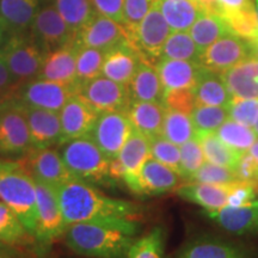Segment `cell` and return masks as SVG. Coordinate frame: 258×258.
<instances>
[{"instance_id":"cell-1","label":"cell","mask_w":258,"mask_h":258,"mask_svg":"<svg viewBox=\"0 0 258 258\" xmlns=\"http://www.w3.org/2000/svg\"><path fill=\"white\" fill-rule=\"evenodd\" d=\"M57 190L66 226L77 222H99L138 234L139 224L135 218L140 214V208L132 202L109 198L95 186L78 179L71 180Z\"/></svg>"},{"instance_id":"cell-2","label":"cell","mask_w":258,"mask_h":258,"mask_svg":"<svg viewBox=\"0 0 258 258\" xmlns=\"http://www.w3.org/2000/svg\"><path fill=\"white\" fill-rule=\"evenodd\" d=\"M66 245L73 252L91 258H128L135 234L99 222H77L67 226Z\"/></svg>"},{"instance_id":"cell-3","label":"cell","mask_w":258,"mask_h":258,"mask_svg":"<svg viewBox=\"0 0 258 258\" xmlns=\"http://www.w3.org/2000/svg\"><path fill=\"white\" fill-rule=\"evenodd\" d=\"M0 200L21 219L29 234L36 230V188L35 180L21 160L0 158Z\"/></svg>"},{"instance_id":"cell-4","label":"cell","mask_w":258,"mask_h":258,"mask_svg":"<svg viewBox=\"0 0 258 258\" xmlns=\"http://www.w3.org/2000/svg\"><path fill=\"white\" fill-rule=\"evenodd\" d=\"M61 158L76 179L85 183L111 182L110 159L102 152L89 135L61 145Z\"/></svg>"},{"instance_id":"cell-5","label":"cell","mask_w":258,"mask_h":258,"mask_svg":"<svg viewBox=\"0 0 258 258\" xmlns=\"http://www.w3.org/2000/svg\"><path fill=\"white\" fill-rule=\"evenodd\" d=\"M31 150L27 118L21 104L12 96L0 108V157L23 159Z\"/></svg>"},{"instance_id":"cell-6","label":"cell","mask_w":258,"mask_h":258,"mask_svg":"<svg viewBox=\"0 0 258 258\" xmlns=\"http://www.w3.org/2000/svg\"><path fill=\"white\" fill-rule=\"evenodd\" d=\"M0 53L18 85L37 78L47 55L29 34L8 36Z\"/></svg>"},{"instance_id":"cell-7","label":"cell","mask_w":258,"mask_h":258,"mask_svg":"<svg viewBox=\"0 0 258 258\" xmlns=\"http://www.w3.org/2000/svg\"><path fill=\"white\" fill-rule=\"evenodd\" d=\"M35 188L37 220L34 237L41 243L49 244L63 235L67 228L61 212L59 190L38 180H35Z\"/></svg>"},{"instance_id":"cell-8","label":"cell","mask_w":258,"mask_h":258,"mask_svg":"<svg viewBox=\"0 0 258 258\" xmlns=\"http://www.w3.org/2000/svg\"><path fill=\"white\" fill-rule=\"evenodd\" d=\"M172 32L161 15L158 0L133 31L128 32V41L139 50L145 60L157 62L160 59L161 48Z\"/></svg>"},{"instance_id":"cell-9","label":"cell","mask_w":258,"mask_h":258,"mask_svg":"<svg viewBox=\"0 0 258 258\" xmlns=\"http://www.w3.org/2000/svg\"><path fill=\"white\" fill-rule=\"evenodd\" d=\"M77 93L76 86L35 78L21 84L14 98L22 105L59 112L70 97Z\"/></svg>"},{"instance_id":"cell-10","label":"cell","mask_w":258,"mask_h":258,"mask_svg":"<svg viewBox=\"0 0 258 258\" xmlns=\"http://www.w3.org/2000/svg\"><path fill=\"white\" fill-rule=\"evenodd\" d=\"M99 114L102 112H124L127 114L132 104L129 88L123 84L99 76L83 84L78 92Z\"/></svg>"},{"instance_id":"cell-11","label":"cell","mask_w":258,"mask_h":258,"mask_svg":"<svg viewBox=\"0 0 258 258\" xmlns=\"http://www.w3.org/2000/svg\"><path fill=\"white\" fill-rule=\"evenodd\" d=\"M133 131V124L124 112H102L89 137L111 160L118 157Z\"/></svg>"},{"instance_id":"cell-12","label":"cell","mask_w":258,"mask_h":258,"mask_svg":"<svg viewBox=\"0 0 258 258\" xmlns=\"http://www.w3.org/2000/svg\"><path fill=\"white\" fill-rule=\"evenodd\" d=\"M29 35L46 54L59 49L74 40L73 32L51 3L42 5L38 10Z\"/></svg>"},{"instance_id":"cell-13","label":"cell","mask_w":258,"mask_h":258,"mask_svg":"<svg viewBox=\"0 0 258 258\" xmlns=\"http://www.w3.org/2000/svg\"><path fill=\"white\" fill-rule=\"evenodd\" d=\"M21 163L29 171L32 178L59 189L76 179L64 165L60 152L53 148L31 150Z\"/></svg>"},{"instance_id":"cell-14","label":"cell","mask_w":258,"mask_h":258,"mask_svg":"<svg viewBox=\"0 0 258 258\" xmlns=\"http://www.w3.org/2000/svg\"><path fill=\"white\" fill-rule=\"evenodd\" d=\"M250 55L249 42L230 32L203 51L200 55L199 63L203 69L221 74Z\"/></svg>"},{"instance_id":"cell-15","label":"cell","mask_w":258,"mask_h":258,"mask_svg":"<svg viewBox=\"0 0 258 258\" xmlns=\"http://www.w3.org/2000/svg\"><path fill=\"white\" fill-rule=\"evenodd\" d=\"M128 40L124 25L111 18L96 14L80 30L74 35V43L78 47H90L104 51Z\"/></svg>"},{"instance_id":"cell-16","label":"cell","mask_w":258,"mask_h":258,"mask_svg":"<svg viewBox=\"0 0 258 258\" xmlns=\"http://www.w3.org/2000/svg\"><path fill=\"white\" fill-rule=\"evenodd\" d=\"M62 145L86 137L92 131L99 112L79 93H74L59 111Z\"/></svg>"},{"instance_id":"cell-17","label":"cell","mask_w":258,"mask_h":258,"mask_svg":"<svg viewBox=\"0 0 258 258\" xmlns=\"http://www.w3.org/2000/svg\"><path fill=\"white\" fill-rule=\"evenodd\" d=\"M21 106L28 122L32 150H43L62 145L59 112L22 104Z\"/></svg>"},{"instance_id":"cell-18","label":"cell","mask_w":258,"mask_h":258,"mask_svg":"<svg viewBox=\"0 0 258 258\" xmlns=\"http://www.w3.org/2000/svg\"><path fill=\"white\" fill-rule=\"evenodd\" d=\"M175 258H252L243 245L213 235H200L188 241Z\"/></svg>"},{"instance_id":"cell-19","label":"cell","mask_w":258,"mask_h":258,"mask_svg":"<svg viewBox=\"0 0 258 258\" xmlns=\"http://www.w3.org/2000/svg\"><path fill=\"white\" fill-rule=\"evenodd\" d=\"M143 60L137 48L125 40L105 53L102 76L128 86Z\"/></svg>"},{"instance_id":"cell-20","label":"cell","mask_w":258,"mask_h":258,"mask_svg":"<svg viewBox=\"0 0 258 258\" xmlns=\"http://www.w3.org/2000/svg\"><path fill=\"white\" fill-rule=\"evenodd\" d=\"M117 158L124 171L123 182L132 191L138 194L139 176L145 163L151 158L150 139L134 128Z\"/></svg>"},{"instance_id":"cell-21","label":"cell","mask_w":258,"mask_h":258,"mask_svg":"<svg viewBox=\"0 0 258 258\" xmlns=\"http://www.w3.org/2000/svg\"><path fill=\"white\" fill-rule=\"evenodd\" d=\"M78 48L73 40L66 46L48 53L37 78L76 86Z\"/></svg>"},{"instance_id":"cell-22","label":"cell","mask_w":258,"mask_h":258,"mask_svg":"<svg viewBox=\"0 0 258 258\" xmlns=\"http://www.w3.org/2000/svg\"><path fill=\"white\" fill-rule=\"evenodd\" d=\"M42 0H0V22L8 36L28 35Z\"/></svg>"},{"instance_id":"cell-23","label":"cell","mask_w":258,"mask_h":258,"mask_svg":"<svg viewBox=\"0 0 258 258\" xmlns=\"http://www.w3.org/2000/svg\"><path fill=\"white\" fill-rule=\"evenodd\" d=\"M221 77L232 97L258 99V59L256 57H246L221 73Z\"/></svg>"},{"instance_id":"cell-24","label":"cell","mask_w":258,"mask_h":258,"mask_svg":"<svg viewBox=\"0 0 258 258\" xmlns=\"http://www.w3.org/2000/svg\"><path fill=\"white\" fill-rule=\"evenodd\" d=\"M180 183L178 172L151 157L139 176L138 195H161L177 189Z\"/></svg>"},{"instance_id":"cell-25","label":"cell","mask_w":258,"mask_h":258,"mask_svg":"<svg viewBox=\"0 0 258 258\" xmlns=\"http://www.w3.org/2000/svg\"><path fill=\"white\" fill-rule=\"evenodd\" d=\"M164 91L175 89H194L198 82L201 64L195 61L160 59L156 63Z\"/></svg>"},{"instance_id":"cell-26","label":"cell","mask_w":258,"mask_h":258,"mask_svg":"<svg viewBox=\"0 0 258 258\" xmlns=\"http://www.w3.org/2000/svg\"><path fill=\"white\" fill-rule=\"evenodd\" d=\"M206 213L230 233L238 235L258 233V208L254 202L245 207L226 205L218 211Z\"/></svg>"},{"instance_id":"cell-27","label":"cell","mask_w":258,"mask_h":258,"mask_svg":"<svg viewBox=\"0 0 258 258\" xmlns=\"http://www.w3.org/2000/svg\"><path fill=\"white\" fill-rule=\"evenodd\" d=\"M165 114V106L157 102L134 101L127 111L133 127L150 140L161 135Z\"/></svg>"},{"instance_id":"cell-28","label":"cell","mask_w":258,"mask_h":258,"mask_svg":"<svg viewBox=\"0 0 258 258\" xmlns=\"http://www.w3.org/2000/svg\"><path fill=\"white\" fill-rule=\"evenodd\" d=\"M233 184L214 185L205 183H186L177 188V195L185 201L196 203L206 209V212L218 211L227 205Z\"/></svg>"},{"instance_id":"cell-29","label":"cell","mask_w":258,"mask_h":258,"mask_svg":"<svg viewBox=\"0 0 258 258\" xmlns=\"http://www.w3.org/2000/svg\"><path fill=\"white\" fill-rule=\"evenodd\" d=\"M128 88L132 102L163 103L164 86L160 82L156 66L150 61H141Z\"/></svg>"},{"instance_id":"cell-30","label":"cell","mask_w":258,"mask_h":258,"mask_svg":"<svg viewBox=\"0 0 258 258\" xmlns=\"http://www.w3.org/2000/svg\"><path fill=\"white\" fill-rule=\"evenodd\" d=\"M194 93H195L196 105L227 106L232 99L221 74L212 72L203 67L200 71Z\"/></svg>"},{"instance_id":"cell-31","label":"cell","mask_w":258,"mask_h":258,"mask_svg":"<svg viewBox=\"0 0 258 258\" xmlns=\"http://www.w3.org/2000/svg\"><path fill=\"white\" fill-rule=\"evenodd\" d=\"M158 5L172 31H188L202 12L196 0H158Z\"/></svg>"},{"instance_id":"cell-32","label":"cell","mask_w":258,"mask_h":258,"mask_svg":"<svg viewBox=\"0 0 258 258\" xmlns=\"http://www.w3.org/2000/svg\"><path fill=\"white\" fill-rule=\"evenodd\" d=\"M189 30L190 36L192 37L201 54L219 38L230 34L227 25L220 16L203 11L199 15Z\"/></svg>"},{"instance_id":"cell-33","label":"cell","mask_w":258,"mask_h":258,"mask_svg":"<svg viewBox=\"0 0 258 258\" xmlns=\"http://www.w3.org/2000/svg\"><path fill=\"white\" fill-rule=\"evenodd\" d=\"M220 17L227 25L228 31L245 41L258 36V16L253 2L237 10L222 9Z\"/></svg>"},{"instance_id":"cell-34","label":"cell","mask_w":258,"mask_h":258,"mask_svg":"<svg viewBox=\"0 0 258 258\" xmlns=\"http://www.w3.org/2000/svg\"><path fill=\"white\" fill-rule=\"evenodd\" d=\"M61 17L76 35L97 12L91 0H50Z\"/></svg>"},{"instance_id":"cell-35","label":"cell","mask_w":258,"mask_h":258,"mask_svg":"<svg viewBox=\"0 0 258 258\" xmlns=\"http://www.w3.org/2000/svg\"><path fill=\"white\" fill-rule=\"evenodd\" d=\"M195 138L199 140L203 150V153H205L206 159L209 163L234 169L235 164L239 160L241 153L237 152L233 148L222 143L215 133L195 134Z\"/></svg>"},{"instance_id":"cell-36","label":"cell","mask_w":258,"mask_h":258,"mask_svg":"<svg viewBox=\"0 0 258 258\" xmlns=\"http://www.w3.org/2000/svg\"><path fill=\"white\" fill-rule=\"evenodd\" d=\"M200 55L201 53L190 34L186 31H172L161 48L160 59L186 60L199 62Z\"/></svg>"},{"instance_id":"cell-37","label":"cell","mask_w":258,"mask_h":258,"mask_svg":"<svg viewBox=\"0 0 258 258\" xmlns=\"http://www.w3.org/2000/svg\"><path fill=\"white\" fill-rule=\"evenodd\" d=\"M106 51L90 47H79L77 51V92L83 84L102 76Z\"/></svg>"},{"instance_id":"cell-38","label":"cell","mask_w":258,"mask_h":258,"mask_svg":"<svg viewBox=\"0 0 258 258\" xmlns=\"http://www.w3.org/2000/svg\"><path fill=\"white\" fill-rule=\"evenodd\" d=\"M215 134L222 143L239 153L246 152L257 139V134L252 128L233 120H226L217 129Z\"/></svg>"},{"instance_id":"cell-39","label":"cell","mask_w":258,"mask_h":258,"mask_svg":"<svg viewBox=\"0 0 258 258\" xmlns=\"http://www.w3.org/2000/svg\"><path fill=\"white\" fill-rule=\"evenodd\" d=\"M161 135L177 146H180L195 137L191 118L182 112L166 110Z\"/></svg>"},{"instance_id":"cell-40","label":"cell","mask_w":258,"mask_h":258,"mask_svg":"<svg viewBox=\"0 0 258 258\" xmlns=\"http://www.w3.org/2000/svg\"><path fill=\"white\" fill-rule=\"evenodd\" d=\"M190 117L195 134L215 133L217 129L227 120L228 112L226 106L196 105Z\"/></svg>"},{"instance_id":"cell-41","label":"cell","mask_w":258,"mask_h":258,"mask_svg":"<svg viewBox=\"0 0 258 258\" xmlns=\"http://www.w3.org/2000/svg\"><path fill=\"white\" fill-rule=\"evenodd\" d=\"M165 257V232L163 227H154L150 233L137 239L128 252V258Z\"/></svg>"},{"instance_id":"cell-42","label":"cell","mask_w":258,"mask_h":258,"mask_svg":"<svg viewBox=\"0 0 258 258\" xmlns=\"http://www.w3.org/2000/svg\"><path fill=\"white\" fill-rule=\"evenodd\" d=\"M28 235L30 234L14 209L0 200V243L18 244Z\"/></svg>"},{"instance_id":"cell-43","label":"cell","mask_w":258,"mask_h":258,"mask_svg":"<svg viewBox=\"0 0 258 258\" xmlns=\"http://www.w3.org/2000/svg\"><path fill=\"white\" fill-rule=\"evenodd\" d=\"M238 176L234 169L212 163H203L188 183H205V184L228 185L238 182Z\"/></svg>"},{"instance_id":"cell-44","label":"cell","mask_w":258,"mask_h":258,"mask_svg":"<svg viewBox=\"0 0 258 258\" xmlns=\"http://www.w3.org/2000/svg\"><path fill=\"white\" fill-rule=\"evenodd\" d=\"M180 171L179 175L186 182H190L194 175L205 163V153L199 140L194 137L183 145H180Z\"/></svg>"},{"instance_id":"cell-45","label":"cell","mask_w":258,"mask_h":258,"mask_svg":"<svg viewBox=\"0 0 258 258\" xmlns=\"http://www.w3.org/2000/svg\"><path fill=\"white\" fill-rule=\"evenodd\" d=\"M151 157L164 164L170 169L179 173L180 171V152L177 145L160 135L150 140Z\"/></svg>"},{"instance_id":"cell-46","label":"cell","mask_w":258,"mask_h":258,"mask_svg":"<svg viewBox=\"0 0 258 258\" xmlns=\"http://www.w3.org/2000/svg\"><path fill=\"white\" fill-rule=\"evenodd\" d=\"M230 120L247 127H253L258 118V99H245L232 97L227 106Z\"/></svg>"},{"instance_id":"cell-47","label":"cell","mask_w":258,"mask_h":258,"mask_svg":"<svg viewBox=\"0 0 258 258\" xmlns=\"http://www.w3.org/2000/svg\"><path fill=\"white\" fill-rule=\"evenodd\" d=\"M163 105L166 110L182 112L191 115L196 106V99L194 89H175L164 91Z\"/></svg>"},{"instance_id":"cell-48","label":"cell","mask_w":258,"mask_h":258,"mask_svg":"<svg viewBox=\"0 0 258 258\" xmlns=\"http://www.w3.org/2000/svg\"><path fill=\"white\" fill-rule=\"evenodd\" d=\"M154 2L157 0H124L123 25L127 29V32L133 31L140 24Z\"/></svg>"},{"instance_id":"cell-49","label":"cell","mask_w":258,"mask_h":258,"mask_svg":"<svg viewBox=\"0 0 258 258\" xmlns=\"http://www.w3.org/2000/svg\"><path fill=\"white\" fill-rule=\"evenodd\" d=\"M256 189L252 182H244L238 180L234 183L230 195L227 198V205L232 207H245L253 203V199L256 196Z\"/></svg>"},{"instance_id":"cell-50","label":"cell","mask_w":258,"mask_h":258,"mask_svg":"<svg viewBox=\"0 0 258 258\" xmlns=\"http://www.w3.org/2000/svg\"><path fill=\"white\" fill-rule=\"evenodd\" d=\"M91 3L97 14L111 18L122 25L124 24V0H91Z\"/></svg>"},{"instance_id":"cell-51","label":"cell","mask_w":258,"mask_h":258,"mask_svg":"<svg viewBox=\"0 0 258 258\" xmlns=\"http://www.w3.org/2000/svg\"><path fill=\"white\" fill-rule=\"evenodd\" d=\"M234 171L239 180L252 182L258 176V164L253 159V157L246 151V152L241 153L239 160L235 164Z\"/></svg>"},{"instance_id":"cell-52","label":"cell","mask_w":258,"mask_h":258,"mask_svg":"<svg viewBox=\"0 0 258 258\" xmlns=\"http://www.w3.org/2000/svg\"><path fill=\"white\" fill-rule=\"evenodd\" d=\"M18 86L11 71L9 70L8 63L0 53V92L15 93Z\"/></svg>"},{"instance_id":"cell-53","label":"cell","mask_w":258,"mask_h":258,"mask_svg":"<svg viewBox=\"0 0 258 258\" xmlns=\"http://www.w3.org/2000/svg\"><path fill=\"white\" fill-rule=\"evenodd\" d=\"M198 4L203 12H208V14H215L220 16L222 11V6L218 0H196Z\"/></svg>"},{"instance_id":"cell-54","label":"cell","mask_w":258,"mask_h":258,"mask_svg":"<svg viewBox=\"0 0 258 258\" xmlns=\"http://www.w3.org/2000/svg\"><path fill=\"white\" fill-rule=\"evenodd\" d=\"M218 2L220 3L222 9L237 10L244 8V6L252 3V0H218Z\"/></svg>"},{"instance_id":"cell-55","label":"cell","mask_w":258,"mask_h":258,"mask_svg":"<svg viewBox=\"0 0 258 258\" xmlns=\"http://www.w3.org/2000/svg\"><path fill=\"white\" fill-rule=\"evenodd\" d=\"M249 44H250V50H251L250 56L258 59V36L256 38H253L252 41H249Z\"/></svg>"},{"instance_id":"cell-56","label":"cell","mask_w":258,"mask_h":258,"mask_svg":"<svg viewBox=\"0 0 258 258\" xmlns=\"http://www.w3.org/2000/svg\"><path fill=\"white\" fill-rule=\"evenodd\" d=\"M247 152H249L251 156L253 157V159L256 160L258 164V139H256V141H254V143L252 144V146L247 150Z\"/></svg>"},{"instance_id":"cell-57","label":"cell","mask_w":258,"mask_h":258,"mask_svg":"<svg viewBox=\"0 0 258 258\" xmlns=\"http://www.w3.org/2000/svg\"><path fill=\"white\" fill-rule=\"evenodd\" d=\"M6 37H8V32H6V29L4 25H3L2 22H0V48L4 44Z\"/></svg>"},{"instance_id":"cell-58","label":"cell","mask_w":258,"mask_h":258,"mask_svg":"<svg viewBox=\"0 0 258 258\" xmlns=\"http://www.w3.org/2000/svg\"><path fill=\"white\" fill-rule=\"evenodd\" d=\"M14 96V93H6V92H0V108H2L3 104L8 101L9 98Z\"/></svg>"},{"instance_id":"cell-59","label":"cell","mask_w":258,"mask_h":258,"mask_svg":"<svg viewBox=\"0 0 258 258\" xmlns=\"http://www.w3.org/2000/svg\"><path fill=\"white\" fill-rule=\"evenodd\" d=\"M252 184L254 186V189H256V191L258 192V176L256 177V179L252 180Z\"/></svg>"},{"instance_id":"cell-60","label":"cell","mask_w":258,"mask_h":258,"mask_svg":"<svg viewBox=\"0 0 258 258\" xmlns=\"http://www.w3.org/2000/svg\"><path fill=\"white\" fill-rule=\"evenodd\" d=\"M253 131H254V133H256L257 137H258V118H257L256 123H254V125H253Z\"/></svg>"},{"instance_id":"cell-61","label":"cell","mask_w":258,"mask_h":258,"mask_svg":"<svg viewBox=\"0 0 258 258\" xmlns=\"http://www.w3.org/2000/svg\"><path fill=\"white\" fill-rule=\"evenodd\" d=\"M256 11H257V16H258V0H256Z\"/></svg>"},{"instance_id":"cell-62","label":"cell","mask_w":258,"mask_h":258,"mask_svg":"<svg viewBox=\"0 0 258 258\" xmlns=\"http://www.w3.org/2000/svg\"><path fill=\"white\" fill-rule=\"evenodd\" d=\"M254 203H256V206H257V208H258V201H257V202H254Z\"/></svg>"},{"instance_id":"cell-63","label":"cell","mask_w":258,"mask_h":258,"mask_svg":"<svg viewBox=\"0 0 258 258\" xmlns=\"http://www.w3.org/2000/svg\"><path fill=\"white\" fill-rule=\"evenodd\" d=\"M2 247H3V246H2V244H0V249H2Z\"/></svg>"},{"instance_id":"cell-64","label":"cell","mask_w":258,"mask_h":258,"mask_svg":"<svg viewBox=\"0 0 258 258\" xmlns=\"http://www.w3.org/2000/svg\"><path fill=\"white\" fill-rule=\"evenodd\" d=\"M0 258H3V257H2V256H0Z\"/></svg>"}]
</instances>
